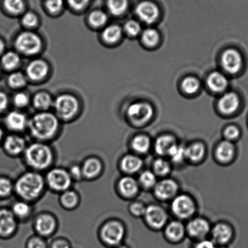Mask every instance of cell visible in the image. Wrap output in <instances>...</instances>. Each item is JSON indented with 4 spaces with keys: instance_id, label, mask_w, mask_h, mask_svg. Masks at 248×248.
Masks as SVG:
<instances>
[{
    "instance_id": "55",
    "label": "cell",
    "mask_w": 248,
    "mask_h": 248,
    "mask_svg": "<svg viewBox=\"0 0 248 248\" xmlns=\"http://www.w3.org/2000/svg\"><path fill=\"white\" fill-rule=\"evenodd\" d=\"M70 174L72 178V177L77 179L81 178L82 175H83V174H82V168L78 166V165L72 166L71 169H70Z\"/></svg>"
},
{
    "instance_id": "59",
    "label": "cell",
    "mask_w": 248,
    "mask_h": 248,
    "mask_svg": "<svg viewBox=\"0 0 248 248\" xmlns=\"http://www.w3.org/2000/svg\"><path fill=\"white\" fill-rule=\"evenodd\" d=\"M2 135H3V133H2V131L1 130V128H0V140H1Z\"/></svg>"
},
{
    "instance_id": "15",
    "label": "cell",
    "mask_w": 248,
    "mask_h": 248,
    "mask_svg": "<svg viewBox=\"0 0 248 248\" xmlns=\"http://www.w3.org/2000/svg\"><path fill=\"white\" fill-rule=\"evenodd\" d=\"M16 226L14 213L6 209L0 210V235L8 236L15 232Z\"/></svg>"
},
{
    "instance_id": "40",
    "label": "cell",
    "mask_w": 248,
    "mask_h": 248,
    "mask_svg": "<svg viewBox=\"0 0 248 248\" xmlns=\"http://www.w3.org/2000/svg\"><path fill=\"white\" fill-rule=\"evenodd\" d=\"M30 206L24 202H18L15 203L12 208V213H14L15 216L20 218L26 217L30 213Z\"/></svg>"
},
{
    "instance_id": "31",
    "label": "cell",
    "mask_w": 248,
    "mask_h": 248,
    "mask_svg": "<svg viewBox=\"0 0 248 248\" xmlns=\"http://www.w3.org/2000/svg\"><path fill=\"white\" fill-rule=\"evenodd\" d=\"M121 29L120 27L112 25L108 27L103 33L104 40L107 42L113 43L116 42L121 38Z\"/></svg>"
},
{
    "instance_id": "22",
    "label": "cell",
    "mask_w": 248,
    "mask_h": 248,
    "mask_svg": "<svg viewBox=\"0 0 248 248\" xmlns=\"http://www.w3.org/2000/svg\"><path fill=\"white\" fill-rule=\"evenodd\" d=\"M165 234L170 242L177 243L183 239L185 229L183 225L179 222L174 221L170 223L165 231Z\"/></svg>"
},
{
    "instance_id": "18",
    "label": "cell",
    "mask_w": 248,
    "mask_h": 248,
    "mask_svg": "<svg viewBox=\"0 0 248 248\" xmlns=\"http://www.w3.org/2000/svg\"><path fill=\"white\" fill-rule=\"evenodd\" d=\"M35 229L39 234L44 236L52 234L55 230V220L52 216L48 215H41L36 220Z\"/></svg>"
},
{
    "instance_id": "16",
    "label": "cell",
    "mask_w": 248,
    "mask_h": 248,
    "mask_svg": "<svg viewBox=\"0 0 248 248\" xmlns=\"http://www.w3.org/2000/svg\"><path fill=\"white\" fill-rule=\"evenodd\" d=\"M232 237V230L227 225L223 223L216 225L212 230V240L219 246H225L228 244Z\"/></svg>"
},
{
    "instance_id": "36",
    "label": "cell",
    "mask_w": 248,
    "mask_h": 248,
    "mask_svg": "<svg viewBox=\"0 0 248 248\" xmlns=\"http://www.w3.org/2000/svg\"><path fill=\"white\" fill-rule=\"evenodd\" d=\"M19 58L16 53L8 52L2 58V64L7 69H13L19 64Z\"/></svg>"
},
{
    "instance_id": "58",
    "label": "cell",
    "mask_w": 248,
    "mask_h": 248,
    "mask_svg": "<svg viewBox=\"0 0 248 248\" xmlns=\"http://www.w3.org/2000/svg\"><path fill=\"white\" fill-rule=\"evenodd\" d=\"M4 43L2 42V41L0 40V53H1L2 52V50H4Z\"/></svg>"
},
{
    "instance_id": "17",
    "label": "cell",
    "mask_w": 248,
    "mask_h": 248,
    "mask_svg": "<svg viewBox=\"0 0 248 248\" xmlns=\"http://www.w3.org/2000/svg\"><path fill=\"white\" fill-rule=\"evenodd\" d=\"M239 106V99L236 94L230 92L226 93L218 102V108L222 113L232 114L237 110Z\"/></svg>"
},
{
    "instance_id": "30",
    "label": "cell",
    "mask_w": 248,
    "mask_h": 248,
    "mask_svg": "<svg viewBox=\"0 0 248 248\" xmlns=\"http://www.w3.org/2000/svg\"><path fill=\"white\" fill-rule=\"evenodd\" d=\"M131 146L136 152L145 153L150 149V140L147 136L139 135L134 138Z\"/></svg>"
},
{
    "instance_id": "26",
    "label": "cell",
    "mask_w": 248,
    "mask_h": 248,
    "mask_svg": "<svg viewBox=\"0 0 248 248\" xmlns=\"http://www.w3.org/2000/svg\"><path fill=\"white\" fill-rule=\"evenodd\" d=\"M121 168L124 171L128 173H135L142 166V160L134 155H126L121 161Z\"/></svg>"
},
{
    "instance_id": "23",
    "label": "cell",
    "mask_w": 248,
    "mask_h": 248,
    "mask_svg": "<svg viewBox=\"0 0 248 248\" xmlns=\"http://www.w3.org/2000/svg\"><path fill=\"white\" fill-rule=\"evenodd\" d=\"M207 83L213 91L220 92L224 91L228 86V80L220 72H215L209 76Z\"/></svg>"
},
{
    "instance_id": "48",
    "label": "cell",
    "mask_w": 248,
    "mask_h": 248,
    "mask_svg": "<svg viewBox=\"0 0 248 248\" xmlns=\"http://www.w3.org/2000/svg\"><path fill=\"white\" fill-rule=\"evenodd\" d=\"M27 248H47V245L41 238L34 237L29 240Z\"/></svg>"
},
{
    "instance_id": "52",
    "label": "cell",
    "mask_w": 248,
    "mask_h": 248,
    "mask_svg": "<svg viewBox=\"0 0 248 248\" xmlns=\"http://www.w3.org/2000/svg\"><path fill=\"white\" fill-rule=\"evenodd\" d=\"M90 0H68L70 6L75 10H81L89 3Z\"/></svg>"
},
{
    "instance_id": "21",
    "label": "cell",
    "mask_w": 248,
    "mask_h": 248,
    "mask_svg": "<svg viewBox=\"0 0 248 248\" xmlns=\"http://www.w3.org/2000/svg\"><path fill=\"white\" fill-rule=\"evenodd\" d=\"M176 144V140L172 136H160L155 141V152L160 155H169L170 151Z\"/></svg>"
},
{
    "instance_id": "44",
    "label": "cell",
    "mask_w": 248,
    "mask_h": 248,
    "mask_svg": "<svg viewBox=\"0 0 248 248\" xmlns=\"http://www.w3.org/2000/svg\"><path fill=\"white\" fill-rule=\"evenodd\" d=\"M9 83L12 87L16 88L23 86L26 83L25 78L21 73H15L9 77Z\"/></svg>"
},
{
    "instance_id": "24",
    "label": "cell",
    "mask_w": 248,
    "mask_h": 248,
    "mask_svg": "<svg viewBox=\"0 0 248 248\" xmlns=\"http://www.w3.org/2000/svg\"><path fill=\"white\" fill-rule=\"evenodd\" d=\"M6 123L11 130L21 131L25 128L27 120L25 116L23 114L13 111L7 115Z\"/></svg>"
},
{
    "instance_id": "43",
    "label": "cell",
    "mask_w": 248,
    "mask_h": 248,
    "mask_svg": "<svg viewBox=\"0 0 248 248\" xmlns=\"http://www.w3.org/2000/svg\"><path fill=\"white\" fill-rule=\"evenodd\" d=\"M89 21L92 25L99 27L104 25L108 21V16L102 11L92 12L89 16Z\"/></svg>"
},
{
    "instance_id": "2",
    "label": "cell",
    "mask_w": 248,
    "mask_h": 248,
    "mask_svg": "<svg viewBox=\"0 0 248 248\" xmlns=\"http://www.w3.org/2000/svg\"><path fill=\"white\" fill-rule=\"evenodd\" d=\"M44 186L42 176L36 172H30L19 177L16 182V189L21 198L32 200L40 195Z\"/></svg>"
},
{
    "instance_id": "45",
    "label": "cell",
    "mask_w": 248,
    "mask_h": 248,
    "mask_svg": "<svg viewBox=\"0 0 248 248\" xmlns=\"http://www.w3.org/2000/svg\"><path fill=\"white\" fill-rule=\"evenodd\" d=\"M12 184L9 179L0 177V197H5L11 194Z\"/></svg>"
},
{
    "instance_id": "28",
    "label": "cell",
    "mask_w": 248,
    "mask_h": 248,
    "mask_svg": "<svg viewBox=\"0 0 248 248\" xmlns=\"http://www.w3.org/2000/svg\"><path fill=\"white\" fill-rule=\"evenodd\" d=\"M119 188L123 195L130 197L137 193L138 185L132 177H124L119 182Z\"/></svg>"
},
{
    "instance_id": "39",
    "label": "cell",
    "mask_w": 248,
    "mask_h": 248,
    "mask_svg": "<svg viewBox=\"0 0 248 248\" xmlns=\"http://www.w3.org/2000/svg\"><path fill=\"white\" fill-rule=\"evenodd\" d=\"M141 185L145 188H150L155 186L156 184V177L153 172L145 171L141 174L140 177Z\"/></svg>"
},
{
    "instance_id": "9",
    "label": "cell",
    "mask_w": 248,
    "mask_h": 248,
    "mask_svg": "<svg viewBox=\"0 0 248 248\" xmlns=\"http://www.w3.org/2000/svg\"><path fill=\"white\" fill-rule=\"evenodd\" d=\"M131 120L138 124L147 123L152 118L153 110L152 106L145 103L131 104L127 111Z\"/></svg>"
},
{
    "instance_id": "42",
    "label": "cell",
    "mask_w": 248,
    "mask_h": 248,
    "mask_svg": "<svg viewBox=\"0 0 248 248\" xmlns=\"http://www.w3.org/2000/svg\"><path fill=\"white\" fill-rule=\"evenodd\" d=\"M169 155L172 161L176 163L181 162L186 156V148L176 144L170 151Z\"/></svg>"
},
{
    "instance_id": "20",
    "label": "cell",
    "mask_w": 248,
    "mask_h": 248,
    "mask_svg": "<svg viewBox=\"0 0 248 248\" xmlns=\"http://www.w3.org/2000/svg\"><path fill=\"white\" fill-rule=\"evenodd\" d=\"M48 73V66L45 62L36 60L31 62L27 69V74L31 79L39 80L43 78Z\"/></svg>"
},
{
    "instance_id": "47",
    "label": "cell",
    "mask_w": 248,
    "mask_h": 248,
    "mask_svg": "<svg viewBox=\"0 0 248 248\" xmlns=\"http://www.w3.org/2000/svg\"><path fill=\"white\" fill-rule=\"evenodd\" d=\"M46 4L50 12L56 13L62 9L63 0H46Z\"/></svg>"
},
{
    "instance_id": "60",
    "label": "cell",
    "mask_w": 248,
    "mask_h": 248,
    "mask_svg": "<svg viewBox=\"0 0 248 248\" xmlns=\"http://www.w3.org/2000/svg\"><path fill=\"white\" fill-rule=\"evenodd\" d=\"M115 248H129L127 247L124 246V245H119V246L116 247Z\"/></svg>"
},
{
    "instance_id": "8",
    "label": "cell",
    "mask_w": 248,
    "mask_h": 248,
    "mask_svg": "<svg viewBox=\"0 0 248 248\" xmlns=\"http://www.w3.org/2000/svg\"><path fill=\"white\" fill-rule=\"evenodd\" d=\"M171 209L174 215L181 218L191 217L196 210L193 201L186 195L177 196L172 201Z\"/></svg>"
},
{
    "instance_id": "34",
    "label": "cell",
    "mask_w": 248,
    "mask_h": 248,
    "mask_svg": "<svg viewBox=\"0 0 248 248\" xmlns=\"http://www.w3.org/2000/svg\"><path fill=\"white\" fill-rule=\"evenodd\" d=\"M33 104L36 108L47 109L52 104V99L47 93L41 92V93L36 94L34 98Z\"/></svg>"
},
{
    "instance_id": "12",
    "label": "cell",
    "mask_w": 248,
    "mask_h": 248,
    "mask_svg": "<svg viewBox=\"0 0 248 248\" xmlns=\"http://www.w3.org/2000/svg\"><path fill=\"white\" fill-rule=\"evenodd\" d=\"M222 63L226 71L230 74H236L242 67V56L237 50H227L222 55Z\"/></svg>"
},
{
    "instance_id": "5",
    "label": "cell",
    "mask_w": 248,
    "mask_h": 248,
    "mask_svg": "<svg viewBox=\"0 0 248 248\" xmlns=\"http://www.w3.org/2000/svg\"><path fill=\"white\" fill-rule=\"evenodd\" d=\"M72 177L69 172L62 169L51 170L47 176L48 186L53 190L65 191L70 188L72 184Z\"/></svg>"
},
{
    "instance_id": "38",
    "label": "cell",
    "mask_w": 248,
    "mask_h": 248,
    "mask_svg": "<svg viewBox=\"0 0 248 248\" xmlns=\"http://www.w3.org/2000/svg\"><path fill=\"white\" fill-rule=\"evenodd\" d=\"M182 88L186 93L193 94L198 91L200 84L198 79L193 77H188L182 82Z\"/></svg>"
},
{
    "instance_id": "32",
    "label": "cell",
    "mask_w": 248,
    "mask_h": 248,
    "mask_svg": "<svg viewBox=\"0 0 248 248\" xmlns=\"http://www.w3.org/2000/svg\"><path fill=\"white\" fill-rule=\"evenodd\" d=\"M108 6L114 16H121L127 8L128 0H108Z\"/></svg>"
},
{
    "instance_id": "56",
    "label": "cell",
    "mask_w": 248,
    "mask_h": 248,
    "mask_svg": "<svg viewBox=\"0 0 248 248\" xmlns=\"http://www.w3.org/2000/svg\"><path fill=\"white\" fill-rule=\"evenodd\" d=\"M7 103H8V99L7 96L2 92H0V111L6 108Z\"/></svg>"
},
{
    "instance_id": "10",
    "label": "cell",
    "mask_w": 248,
    "mask_h": 248,
    "mask_svg": "<svg viewBox=\"0 0 248 248\" xmlns=\"http://www.w3.org/2000/svg\"><path fill=\"white\" fill-rule=\"evenodd\" d=\"M144 216L148 224L155 229H160L164 227L167 220L166 212L156 205L148 206L146 208Z\"/></svg>"
},
{
    "instance_id": "49",
    "label": "cell",
    "mask_w": 248,
    "mask_h": 248,
    "mask_svg": "<svg viewBox=\"0 0 248 248\" xmlns=\"http://www.w3.org/2000/svg\"><path fill=\"white\" fill-rule=\"evenodd\" d=\"M240 131L236 126H228L225 130L224 135L228 140H234L239 137Z\"/></svg>"
},
{
    "instance_id": "29",
    "label": "cell",
    "mask_w": 248,
    "mask_h": 248,
    "mask_svg": "<svg viewBox=\"0 0 248 248\" xmlns=\"http://www.w3.org/2000/svg\"><path fill=\"white\" fill-rule=\"evenodd\" d=\"M205 152L202 143H195L186 148V156L191 161H199L203 157Z\"/></svg>"
},
{
    "instance_id": "19",
    "label": "cell",
    "mask_w": 248,
    "mask_h": 248,
    "mask_svg": "<svg viewBox=\"0 0 248 248\" xmlns=\"http://www.w3.org/2000/svg\"><path fill=\"white\" fill-rule=\"evenodd\" d=\"M4 147L10 154L18 155L25 150L26 142L23 138L18 136L11 135L5 140Z\"/></svg>"
},
{
    "instance_id": "53",
    "label": "cell",
    "mask_w": 248,
    "mask_h": 248,
    "mask_svg": "<svg viewBox=\"0 0 248 248\" xmlns=\"http://www.w3.org/2000/svg\"><path fill=\"white\" fill-rule=\"evenodd\" d=\"M14 103L17 106L20 108L26 106L29 103L28 97L23 93H18L15 96Z\"/></svg>"
},
{
    "instance_id": "6",
    "label": "cell",
    "mask_w": 248,
    "mask_h": 248,
    "mask_svg": "<svg viewBox=\"0 0 248 248\" xmlns=\"http://www.w3.org/2000/svg\"><path fill=\"white\" fill-rule=\"evenodd\" d=\"M16 45L21 52L26 54H35L40 50L41 41L35 33L23 32L16 38Z\"/></svg>"
},
{
    "instance_id": "3",
    "label": "cell",
    "mask_w": 248,
    "mask_h": 248,
    "mask_svg": "<svg viewBox=\"0 0 248 248\" xmlns=\"http://www.w3.org/2000/svg\"><path fill=\"white\" fill-rule=\"evenodd\" d=\"M53 155L50 148L41 143H34L25 150L27 163L38 170L47 169L53 161Z\"/></svg>"
},
{
    "instance_id": "7",
    "label": "cell",
    "mask_w": 248,
    "mask_h": 248,
    "mask_svg": "<svg viewBox=\"0 0 248 248\" xmlns=\"http://www.w3.org/2000/svg\"><path fill=\"white\" fill-rule=\"evenodd\" d=\"M55 107L61 117L64 119L72 118L78 109V102L74 96L64 94L56 99Z\"/></svg>"
},
{
    "instance_id": "14",
    "label": "cell",
    "mask_w": 248,
    "mask_h": 248,
    "mask_svg": "<svg viewBox=\"0 0 248 248\" xmlns=\"http://www.w3.org/2000/svg\"><path fill=\"white\" fill-rule=\"evenodd\" d=\"M178 186L171 179H165L155 186V193L158 198L167 200L172 198L176 194Z\"/></svg>"
},
{
    "instance_id": "51",
    "label": "cell",
    "mask_w": 248,
    "mask_h": 248,
    "mask_svg": "<svg viewBox=\"0 0 248 248\" xmlns=\"http://www.w3.org/2000/svg\"><path fill=\"white\" fill-rule=\"evenodd\" d=\"M146 208H147L142 203L137 202L131 205L130 211L131 213L136 216H144Z\"/></svg>"
},
{
    "instance_id": "11",
    "label": "cell",
    "mask_w": 248,
    "mask_h": 248,
    "mask_svg": "<svg viewBox=\"0 0 248 248\" xmlns=\"http://www.w3.org/2000/svg\"><path fill=\"white\" fill-rule=\"evenodd\" d=\"M136 12L139 18L147 24L154 23L159 16V10L156 5L148 1L139 4Z\"/></svg>"
},
{
    "instance_id": "1",
    "label": "cell",
    "mask_w": 248,
    "mask_h": 248,
    "mask_svg": "<svg viewBox=\"0 0 248 248\" xmlns=\"http://www.w3.org/2000/svg\"><path fill=\"white\" fill-rule=\"evenodd\" d=\"M33 137L41 140L53 137L58 128L57 118L49 113H41L34 116L29 124Z\"/></svg>"
},
{
    "instance_id": "33",
    "label": "cell",
    "mask_w": 248,
    "mask_h": 248,
    "mask_svg": "<svg viewBox=\"0 0 248 248\" xmlns=\"http://www.w3.org/2000/svg\"><path fill=\"white\" fill-rule=\"evenodd\" d=\"M78 197L74 191H65L61 197V202L64 207L71 209L75 207L78 203Z\"/></svg>"
},
{
    "instance_id": "41",
    "label": "cell",
    "mask_w": 248,
    "mask_h": 248,
    "mask_svg": "<svg viewBox=\"0 0 248 248\" xmlns=\"http://www.w3.org/2000/svg\"><path fill=\"white\" fill-rule=\"evenodd\" d=\"M153 168L155 172L159 176H165L169 174L170 171V165L169 163L163 159H158L155 160Z\"/></svg>"
},
{
    "instance_id": "61",
    "label": "cell",
    "mask_w": 248,
    "mask_h": 248,
    "mask_svg": "<svg viewBox=\"0 0 248 248\" xmlns=\"http://www.w3.org/2000/svg\"><path fill=\"white\" fill-rule=\"evenodd\" d=\"M217 248H228L226 247L225 246H219V247H217Z\"/></svg>"
},
{
    "instance_id": "57",
    "label": "cell",
    "mask_w": 248,
    "mask_h": 248,
    "mask_svg": "<svg viewBox=\"0 0 248 248\" xmlns=\"http://www.w3.org/2000/svg\"><path fill=\"white\" fill-rule=\"evenodd\" d=\"M51 248H70V245L64 240H60L53 242Z\"/></svg>"
},
{
    "instance_id": "37",
    "label": "cell",
    "mask_w": 248,
    "mask_h": 248,
    "mask_svg": "<svg viewBox=\"0 0 248 248\" xmlns=\"http://www.w3.org/2000/svg\"><path fill=\"white\" fill-rule=\"evenodd\" d=\"M5 8L12 14L21 13L24 8L23 0H4Z\"/></svg>"
},
{
    "instance_id": "46",
    "label": "cell",
    "mask_w": 248,
    "mask_h": 248,
    "mask_svg": "<svg viewBox=\"0 0 248 248\" xmlns=\"http://www.w3.org/2000/svg\"><path fill=\"white\" fill-rule=\"evenodd\" d=\"M125 31L129 35L136 36L140 33L141 31L140 26L136 21H130L125 24Z\"/></svg>"
},
{
    "instance_id": "54",
    "label": "cell",
    "mask_w": 248,
    "mask_h": 248,
    "mask_svg": "<svg viewBox=\"0 0 248 248\" xmlns=\"http://www.w3.org/2000/svg\"><path fill=\"white\" fill-rule=\"evenodd\" d=\"M217 245L213 240L202 239L196 243L193 248H217Z\"/></svg>"
},
{
    "instance_id": "4",
    "label": "cell",
    "mask_w": 248,
    "mask_h": 248,
    "mask_svg": "<svg viewBox=\"0 0 248 248\" xmlns=\"http://www.w3.org/2000/svg\"><path fill=\"white\" fill-rule=\"evenodd\" d=\"M103 241L108 246L116 247L122 242L125 230L120 223L112 221L103 226L101 232Z\"/></svg>"
},
{
    "instance_id": "35",
    "label": "cell",
    "mask_w": 248,
    "mask_h": 248,
    "mask_svg": "<svg viewBox=\"0 0 248 248\" xmlns=\"http://www.w3.org/2000/svg\"><path fill=\"white\" fill-rule=\"evenodd\" d=\"M142 40L146 45L154 46L159 40V35L153 29H146L142 33Z\"/></svg>"
},
{
    "instance_id": "13",
    "label": "cell",
    "mask_w": 248,
    "mask_h": 248,
    "mask_svg": "<svg viewBox=\"0 0 248 248\" xmlns=\"http://www.w3.org/2000/svg\"><path fill=\"white\" fill-rule=\"evenodd\" d=\"M210 225L207 221L198 218L191 220L187 226V232L194 239L202 240L208 234Z\"/></svg>"
},
{
    "instance_id": "27",
    "label": "cell",
    "mask_w": 248,
    "mask_h": 248,
    "mask_svg": "<svg viewBox=\"0 0 248 248\" xmlns=\"http://www.w3.org/2000/svg\"><path fill=\"white\" fill-rule=\"evenodd\" d=\"M102 164L99 160L92 158L87 160L82 167L83 176L88 179L94 178L100 173Z\"/></svg>"
},
{
    "instance_id": "25",
    "label": "cell",
    "mask_w": 248,
    "mask_h": 248,
    "mask_svg": "<svg viewBox=\"0 0 248 248\" xmlns=\"http://www.w3.org/2000/svg\"><path fill=\"white\" fill-rule=\"evenodd\" d=\"M234 146L230 141H223L218 146L216 155L220 161L228 162L234 157Z\"/></svg>"
},
{
    "instance_id": "50",
    "label": "cell",
    "mask_w": 248,
    "mask_h": 248,
    "mask_svg": "<svg viewBox=\"0 0 248 248\" xmlns=\"http://www.w3.org/2000/svg\"><path fill=\"white\" fill-rule=\"evenodd\" d=\"M22 21H23L24 25L29 27H33L37 24L38 18L35 14L31 13V12H28V13L24 15Z\"/></svg>"
}]
</instances>
